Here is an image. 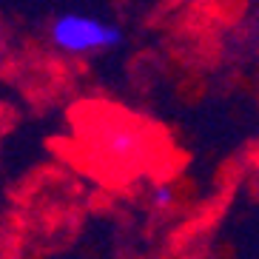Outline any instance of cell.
Returning a JSON list of instances; mask_svg holds the SVG:
<instances>
[{"label": "cell", "instance_id": "6da1fadb", "mask_svg": "<svg viewBox=\"0 0 259 259\" xmlns=\"http://www.w3.org/2000/svg\"><path fill=\"white\" fill-rule=\"evenodd\" d=\"M122 29L114 23H103L94 15L66 12L57 15L49 26V43L63 54H94L122 43Z\"/></svg>", "mask_w": 259, "mask_h": 259}, {"label": "cell", "instance_id": "7a4b0ae2", "mask_svg": "<svg viewBox=\"0 0 259 259\" xmlns=\"http://www.w3.org/2000/svg\"><path fill=\"white\" fill-rule=\"evenodd\" d=\"M148 202H151L154 208H160V211H165V208H171L177 202V191L171 183H157L151 191H148Z\"/></svg>", "mask_w": 259, "mask_h": 259}]
</instances>
